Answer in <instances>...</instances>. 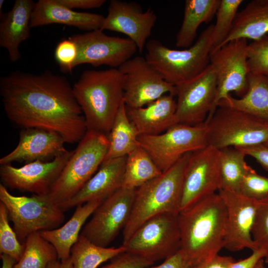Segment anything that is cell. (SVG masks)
Segmentation results:
<instances>
[{
	"label": "cell",
	"mask_w": 268,
	"mask_h": 268,
	"mask_svg": "<svg viewBox=\"0 0 268 268\" xmlns=\"http://www.w3.org/2000/svg\"><path fill=\"white\" fill-rule=\"evenodd\" d=\"M264 144L268 146V140L266 142H265Z\"/></svg>",
	"instance_id": "681fc988"
},
{
	"label": "cell",
	"mask_w": 268,
	"mask_h": 268,
	"mask_svg": "<svg viewBox=\"0 0 268 268\" xmlns=\"http://www.w3.org/2000/svg\"><path fill=\"white\" fill-rule=\"evenodd\" d=\"M154 262L128 252L120 254L110 260V262L100 268H144Z\"/></svg>",
	"instance_id": "ab89813d"
},
{
	"label": "cell",
	"mask_w": 268,
	"mask_h": 268,
	"mask_svg": "<svg viewBox=\"0 0 268 268\" xmlns=\"http://www.w3.org/2000/svg\"><path fill=\"white\" fill-rule=\"evenodd\" d=\"M252 234L256 249L265 252L264 261L268 264V195L258 201Z\"/></svg>",
	"instance_id": "d590c367"
},
{
	"label": "cell",
	"mask_w": 268,
	"mask_h": 268,
	"mask_svg": "<svg viewBox=\"0 0 268 268\" xmlns=\"http://www.w3.org/2000/svg\"><path fill=\"white\" fill-rule=\"evenodd\" d=\"M102 202L94 201L78 205L70 218L61 227L39 232L55 247L58 260L70 257L71 249L77 240L81 228Z\"/></svg>",
	"instance_id": "d4e9b609"
},
{
	"label": "cell",
	"mask_w": 268,
	"mask_h": 268,
	"mask_svg": "<svg viewBox=\"0 0 268 268\" xmlns=\"http://www.w3.org/2000/svg\"><path fill=\"white\" fill-rule=\"evenodd\" d=\"M144 268H194L183 252L180 249L164 260L161 264Z\"/></svg>",
	"instance_id": "60d3db41"
},
{
	"label": "cell",
	"mask_w": 268,
	"mask_h": 268,
	"mask_svg": "<svg viewBox=\"0 0 268 268\" xmlns=\"http://www.w3.org/2000/svg\"><path fill=\"white\" fill-rule=\"evenodd\" d=\"M126 106L130 121L139 135L162 134L176 124V101L174 96L166 94L140 108Z\"/></svg>",
	"instance_id": "603a6c76"
},
{
	"label": "cell",
	"mask_w": 268,
	"mask_h": 268,
	"mask_svg": "<svg viewBox=\"0 0 268 268\" xmlns=\"http://www.w3.org/2000/svg\"><path fill=\"white\" fill-rule=\"evenodd\" d=\"M218 193L227 211L224 248L232 252L257 250L252 231L258 200L226 189H220Z\"/></svg>",
	"instance_id": "ac0fdd59"
},
{
	"label": "cell",
	"mask_w": 268,
	"mask_h": 268,
	"mask_svg": "<svg viewBox=\"0 0 268 268\" xmlns=\"http://www.w3.org/2000/svg\"><path fill=\"white\" fill-rule=\"evenodd\" d=\"M217 80L209 64L195 78L175 85L178 123L195 126L205 122L217 108Z\"/></svg>",
	"instance_id": "7c38bea8"
},
{
	"label": "cell",
	"mask_w": 268,
	"mask_h": 268,
	"mask_svg": "<svg viewBox=\"0 0 268 268\" xmlns=\"http://www.w3.org/2000/svg\"><path fill=\"white\" fill-rule=\"evenodd\" d=\"M162 173L147 152L139 146L127 156L122 188L136 189Z\"/></svg>",
	"instance_id": "4dcf8cb0"
},
{
	"label": "cell",
	"mask_w": 268,
	"mask_h": 268,
	"mask_svg": "<svg viewBox=\"0 0 268 268\" xmlns=\"http://www.w3.org/2000/svg\"><path fill=\"white\" fill-rule=\"evenodd\" d=\"M207 134L205 122L195 126L178 123L159 134L139 135L138 141L163 172L185 154L208 145Z\"/></svg>",
	"instance_id": "9c48e42d"
},
{
	"label": "cell",
	"mask_w": 268,
	"mask_h": 268,
	"mask_svg": "<svg viewBox=\"0 0 268 268\" xmlns=\"http://www.w3.org/2000/svg\"><path fill=\"white\" fill-rule=\"evenodd\" d=\"M138 136L135 128L127 114L124 102L108 135L109 145L105 160L127 156L139 146Z\"/></svg>",
	"instance_id": "f1b7e54d"
},
{
	"label": "cell",
	"mask_w": 268,
	"mask_h": 268,
	"mask_svg": "<svg viewBox=\"0 0 268 268\" xmlns=\"http://www.w3.org/2000/svg\"><path fill=\"white\" fill-rule=\"evenodd\" d=\"M156 20L155 13L150 8L143 12L141 6L134 2L111 0L100 29L127 35L141 53Z\"/></svg>",
	"instance_id": "d6986e66"
},
{
	"label": "cell",
	"mask_w": 268,
	"mask_h": 268,
	"mask_svg": "<svg viewBox=\"0 0 268 268\" xmlns=\"http://www.w3.org/2000/svg\"><path fill=\"white\" fill-rule=\"evenodd\" d=\"M268 33V0H253L237 12L231 31L224 43L239 39L253 41Z\"/></svg>",
	"instance_id": "484cf974"
},
{
	"label": "cell",
	"mask_w": 268,
	"mask_h": 268,
	"mask_svg": "<svg viewBox=\"0 0 268 268\" xmlns=\"http://www.w3.org/2000/svg\"><path fill=\"white\" fill-rule=\"evenodd\" d=\"M47 268H73L71 260L70 257L65 260H56L50 262Z\"/></svg>",
	"instance_id": "bcb514c9"
},
{
	"label": "cell",
	"mask_w": 268,
	"mask_h": 268,
	"mask_svg": "<svg viewBox=\"0 0 268 268\" xmlns=\"http://www.w3.org/2000/svg\"><path fill=\"white\" fill-rule=\"evenodd\" d=\"M126 158L127 156L105 160L75 195L58 205L64 211L89 201H104L122 188Z\"/></svg>",
	"instance_id": "44dd1931"
},
{
	"label": "cell",
	"mask_w": 268,
	"mask_h": 268,
	"mask_svg": "<svg viewBox=\"0 0 268 268\" xmlns=\"http://www.w3.org/2000/svg\"><path fill=\"white\" fill-rule=\"evenodd\" d=\"M24 244L23 255L13 268H47L50 262L58 259L55 247L39 232L29 235Z\"/></svg>",
	"instance_id": "d6a6232c"
},
{
	"label": "cell",
	"mask_w": 268,
	"mask_h": 268,
	"mask_svg": "<svg viewBox=\"0 0 268 268\" xmlns=\"http://www.w3.org/2000/svg\"><path fill=\"white\" fill-rule=\"evenodd\" d=\"M252 251V254L248 258L232 263L230 268H254L261 259H264L265 253L261 249Z\"/></svg>",
	"instance_id": "ee69618b"
},
{
	"label": "cell",
	"mask_w": 268,
	"mask_h": 268,
	"mask_svg": "<svg viewBox=\"0 0 268 268\" xmlns=\"http://www.w3.org/2000/svg\"><path fill=\"white\" fill-rule=\"evenodd\" d=\"M208 144L218 149L264 144L268 140V121L227 107H217L205 121Z\"/></svg>",
	"instance_id": "52a82bcc"
},
{
	"label": "cell",
	"mask_w": 268,
	"mask_h": 268,
	"mask_svg": "<svg viewBox=\"0 0 268 268\" xmlns=\"http://www.w3.org/2000/svg\"><path fill=\"white\" fill-rule=\"evenodd\" d=\"M219 150L221 189L240 193L242 180L249 166L245 160L246 155L242 150L234 147Z\"/></svg>",
	"instance_id": "1f68e13d"
},
{
	"label": "cell",
	"mask_w": 268,
	"mask_h": 268,
	"mask_svg": "<svg viewBox=\"0 0 268 268\" xmlns=\"http://www.w3.org/2000/svg\"><path fill=\"white\" fill-rule=\"evenodd\" d=\"M213 24L206 27L190 47L184 50L170 49L156 39L147 42V61L166 81L176 85L201 73L210 64L211 38Z\"/></svg>",
	"instance_id": "5b68a950"
},
{
	"label": "cell",
	"mask_w": 268,
	"mask_h": 268,
	"mask_svg": "<svg viewBox=\"0 0 268 268\" xmlns=\"http://www.w3.org/2000/svg\"><path fill=\"white\" fill-rule=\"evenodd\" d=\"M217 107L238 110L268 121V78L249 73L246 94L239 98L230 94L220 101Z\"/></svg>",
	"instance_id": "4316f807"
},
{
	"label": "cell",
	"mask_w": 268,
	"mask_h": 268,
	"mask_svg": "<svg viewBox=\"0 0 268 268\" xmlns=\"http://www.w3.org/2000/svg\"><path fill=\"white\" fill-rule=\"evenodd\" d=\"M227 211L215 193L179 212L180 250L195 268L224 248Z\"/></svg>",
	"instance_id": "7a4b0ae2"
},
{
	"label": "cell",
	"mask_w": 268,
	"mask_h": 268,
	"mask_svg": "<svg viewBox=\"0 0 268 268\" xmlns=\"http://www.w3.org/2000/svg\"><path fill=\"white\" fill-rule=\"evenodd\" d=\"M191 153L135 189L131 216L123 230V245L152 217L165 213H179L185 172Z\"/></svg>",
	"instance_id": "277c9868"
},
{
	"label": "cell",
	"mask_w": 268,
	"mask_h": 268,
	"mask_svg": "<svg viewBox=\"0 0 268 268\" xmlns=\"http://www.w3.org/2000/svg\"><path fill=\"white\" fill-rule=\"evenodd\" d=\"M35 4L32 0H16L11 10L0 17V46L7 51L11 62L21 58L20 45L30 36Z\"/></svg>",
	"instance_id": "cb8c5ba5"
},
{
	"label": "cell",
	"mask_w": 268,
	"mask_h": 268,
	"mask_svg": "<svg viewBox=\"0 0 268 268\" xmlns=\"http://www.w3.org/2000/svg\"><path fill=\"white\" fill-rule=\"evenodd\" d=\"M78 56L77 46L69 37L59 42L54 52L55 59L61 70L64 72H71L76 67Z\"/></svg>",
	"instance_id": "f35d334b"
},
{
	"label": "cell",
	"mask_w": 268,
	"mask_h": 268,
	"mask_svg": "<svg viewBox=\"0 0 268 268\" xmlns=\"http://www.w3.org/2000/svg\"><path fill=\"white\" fill-rule=\"evenodd\" d=\"M178 215L165 213L147 220L122 245L126 252L153 262L176 253L181 247Z\"/></svg>",
	"instance_id": "30bf717a"
},
{
	"label": "cell",
	"mask_w": 268,
	"mask_h": 268,
	"mask_svg": "<svg viewBox=\"0 0 268 268\" xmlns=\"http://www.w3.org/2000/svg\"><path fill=\"white\" fill-rule=\"evenodd\" d=\"M0 257L2 262L1 268H13L17 262L12 257L6 254H0Z\"/></svg>",
	"instance_id": "7dc6e473"
},
{
	"label": "cell",
	"mask_w": 268,
	"mask_h": 268,
	"mask_svg": "<svg viewBox=\"0 0 268 268\" xmlns=\"http://www.w3.org/2000/svg\"><path fill=\"white\" fill-rule=\"evenodd\" d=\"M234 261L232 257L217 254L194 268H230L231 263Z\"/></svg>",
	"instance_id": "f6af8a7d"
},
{
	"label": "cell",
	"mask_w": 268,
	"mask_h": 268,
	"mask_svg": "<svg viewBox=\"0 0 268 268\" xmlns=\"http://www.w3.org/2000/svg\"><path fill=\"white\" fill-rule=\"evenodd\" d=\"M243 1V0H220L211 35L210 54L222 47L227 38L238 8Z\"/></svg>",
	"instance_id": "836d02e7"
},
{
	"label": "cell",
	"mask_w": 268,
	"mask_h": 268,
	"mask_svg": "<svg viewBox=\"0 0 268 268\" xmlns=\"http://www.w3.org/2000/svg\"><path fill=\"white\" fill-rule=\"evenodd\" d=\"M135 189L121 188L103 201L80 235L95 244L108 247L127 225L132 212Z\"/></svg>",
	"instance_id": "4fadbf2b"
},
{
	"label": "cell",
	"mask_w": 268,
	"mask_h": 268,
	"mask_svg": "<svg viewBox=\"0 0 268 268\" xmlns=\"http://www.w3.org/2000/svg\"><path fill=\"white\" fill-rule=\"evenodd\" d=\"M240 193L256 200L268 195V178L258 174L249 166L242 180Z\"/></svg>",
	"instance_id": "74e56055"
},
{
	"label": "cell",
	"mask_w": 268,
	"mask_h": 268,
	"mask_svg": "<svg viewBox=\"0 0 268 268\" xmlns=\"http://www.w3.org/2000/svg\"><path fill=\"white\" fill-rule=\"evenodd\" d=\"M8 212L5 206L0 202V253L10 256L18 262L24 250L8 222Z\"/></svg>",
	"instance_id": "e575fe53"
},
{
	"label": "cell",
	"mask_w": 268,
	"mask_h": 268,
	"mask_svg": "<svg viewBox=\"0 0 268 268\" xmlns=\"http://www.w3.org/2000/svg\"><path fill=\"white\" fill-rule=\"evenodd\" d=\"M126 252L118 247H102L95 244L80 234L70 251L73 268H97L102 263Z\"/></svg>",
	"instance_id": "f546056e"
},
{
	"label": "cell",
	"mask_w": 268,
	"mask_h": 268,
	"mask_svg": "<svg viewBox=\"0 0 268 268\" xmlns=\"http://www.w3.org/2000/svg\"><path fill=\"white\" fill-rule=\"evenodd\" d=\"M0 94L7 117L22 129L54 131L68 143L78 142L87 131L72 86L64 76L16 70L1 77Z\"/></svg>",
	"instance_id": "6da1fadb"
},
{
	"label": "cell",
	"mask_w": 268,
	"mask_h": 268,
	"mask_svg": "<svg viewBox=\"0 0 268 268\" xmlns=\"http://www.w3.org/2000/svg\"><path fill=\"white\" fill-rule=\"evenodd\" d=\"M247 39L230 41L210 55L217 80L216 104L234 92L240 98L248 89Z\"/></svg>",
	"instance_id": "5bb4252c"
},
{
	"label": "cell",
	"mask_w": 268,
	"mask_h": 268,
	"mask_svg": "<svg viewBox=\"0 0 268 268\" xmlns=\"http://www.w3.org/2000/svg\"><path fill=\"white\" fill-rule=\"evenodd\" d=\"M109 145L108 136L87 130L47 195L59 205L75 195L104 161Z\"/></svg>",
	"instance_id": "8992f818"
},
{
	"label": "cell",
	"mask_w": 268,
	"mask_h": 268,
	"mask_svg": "<svg viewBox=\"0 0 268 268\" xmlns=\"http://www.w3.org/2000/svg\"><path fill=\"white\" fill-rule=\"evenodd\" d=\"M73 152L67 150L51 160H37L20 167L0 165L1 184L6 187L34 195H48Z\"/></svg>",
	"instance_id": "e0dca14e"
},
{
	"label": "cell",
	"mask_w": 268,
	"mask_h": 268,
	"mask_svg": "<svg viewBox=\"0 0 268 268\" xmlns=\"http://www.w3.org/2000/svg\"><path fill=\"white\" fill-rule=\"evenodd\" d=\"M118 68L123 76L126 106L142 107L164 95L176 96L175 86L166 81L145 58L133 57Z\"/></svg>",
	"instance_id": "8fae6325"
},
{
	"label": "cell",
	"mask_w": 268,
	"mask_h": 268,
	"mask_svg": "<svg viewBox=\"0 0 268 268\" xmlns=\"http://www.w3.org/2000/svg\"><path fill=\"white\" fill-rule=\"evenodd\" d=\"M104 18L101 14L76 11L57 0H39L35 4L30 26L61 24L89 32L100 29Z\"/></svg>",
	"instance_id": "7402d4cb"
},
{
	"label": "cell",
	"mask_w": 268,
	"mask_h": 268,
	"mask_svg": "<svg viewBox=\"0 0 268 268\" xmlns=\"http://www.w3.org/2000/svg\"><path fill=\"white\" fill-rule=\"evenodd\" d=\"M247 62L250 73L268 78V35L248 45Z\"/></svg>",
	"instance_id": "8d00e7d4"
},
{
	"label": "cell",
	"mask_w": 268,
	"mask_h": 268,
	"mask_svg": "<svg viewBox=\"0 0 268 268\" xmlns=\"http://www.w3.org/2000/svg\"><path fill=\"white\" fill-rule=\"evenodd\" d=\"M66 141L57 133L44 129H23L16 147L0 159V164L14 162H32L37 160L48 161L67 150Z\"/></svg>",
	"instance_id": "ffe728a7"
},
{
	"label": "cell",
	"mask_w": 268,
	"mask_h": 268,
	"mask_svg": "<svg viewBox=\"0 0 268 268\" xmlns=\"http://www.w3.org/2000/svg\"><path fill=\"white\" fill-rule=\"evenodd\" d=\"M265 263L264 259H262L258 262L254 268H266Z\"/></svg>",
	"instance_id": "c3c4849f"
},
{
	"label": "cell",
	"mask_w": 268,
	"mask_h": 268,
	"mask_svg": "<svg viewBox=\"0 0 268 268\" xmlns=\"http://www.w3.org/2000/svg\"><path fill=\"white\" fill-rule=\"evenodd\" d=\"M69 38L78 48L76 67L87 64L95 67L106 65L118 68L133 58L137 50L134 43L128 38L108 36L100 29Z\"/></svg>",
	"instance_id": "2e32d148"
},
{
	"label": "cell",
	"mask_w": 268,
	"mask_h": 268,
	"mask_svg": "<svg viewBox=\"0 0 268 268\" xmlns=\"http://www.w3.org/2000/svg\"><path fill=\"white\" fill-rule=\"evenodd\" d=\"M0 202L7 209L20 241L25 240L33 233L55 229L65 219L64 211L47 195L15 196L0 183Z\"/></svg>",
	"instance_id": "ba28073f"
},
{
	"label": "cell",
	"mask_w": 268,
	"mask_h": 268,
	"mask_svg": "<svg viewBox=\"0 0 268 268\" xmlns=\"http://www.w3.org/2000/svg\"><path fill=\"white\" fill-rule=\"evenodd\" d=\"M61 4L70 9H90L101 7L105 0H57Z\"/></svg>",
	"instance_id": "7bdbcfd3"
},
{
	"label": "cell",
	"mask_w": 268,
	"mask_h": 268,
	"mask_svg": "<svg viewBox=\"0 0 268 268\" xmlns=\"http://www.w3.org/2000/svg\"><path fill=\"white\" fill-rule=\"evenodd\" d=\"M238 148L242 150L246 155L254 158L265 170L268 171V146L261 144Z\"/></svg>",
	"instance_id": "b9f144b4"
},
{
	"label": "cell",
	"mask_w": 268,
	"mask_h": 268,
	"mask_svg": "<svg viewBox=\"0 0 268 268\" xmlns=\"http://www.w3.org/2000/svg\"><path fill=\"white\" fill-rule=\"evenodd\" d=\"M220 0H186L183 20L177 33L176 46L188 48L197 36L200 25L211 21L219 7Z\"/></svg>",
	"instance_id": "83f0119b"
},
{
	"label": "cell",
	"mask_w": 268,
	"mask_h": 268,
	"mask_svg": "<svg viewBox=\"0 0 268 268\" xmlns=\"http://www.w3.org/2000/svg\"><path fill=\"white\" fill-rule=\"evenodd\" d=\"M124 79L118 68L86 70L72 86L87 130L108 135L124 103Z\"/></svg>",
	"instance_id": "3957f363"
},
{
	"label": "cell",
	"mask_w": 268,
	"mask_h": 268,
	"mask_svg": "<svg viewBox=\"0 0 268 268\" xmlns=\"http://www.w3.org/2000/svg\"><path fill=\"white\" fill-rule=\"evenodd\" d=\"M221 188L219 150L208 145L191 152L185 172L180 211Z\"/></svg>",
	"instance_id": "9a60e30c"
}]
</instances>
